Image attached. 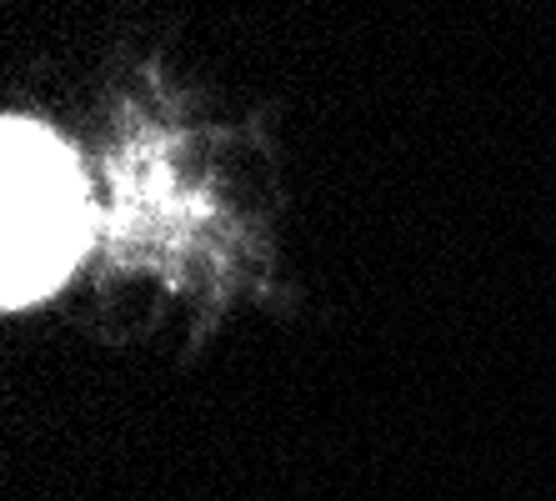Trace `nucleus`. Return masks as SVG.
<instances>
[{"label": "nucleus", "mask_w": 556, "mask_h": 501, "mask_svg": "<svg viewBox=\"0 0 556 501\" xmlns=\"http://www.w3.org/2000/svg\"><path fill=\"white\" fill-rule=\"evenodd\" d=\"M91 191L76 155L46 126L5 116L0 126V301L21 311L46 301L91 246Z\"/></svg>", "instance_id": "1"}]
</instances>
